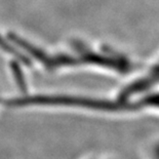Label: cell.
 I'll return each instance as SVG.
<instances>
[{"instance_id":"1","label":"cell","mask_w":159,"mask_h":159,"mask_svg":"<svg viewBox=\"0 0 159 159\" xmlns=\"http://www.w3.org/2000/svg\"><path fill=\"white\" fill-rule=\"evenodd\" d=\"M156 89H159V50L151 60L141 64L140 68L125 79L114 98L122 107L123 114L129 115L131 103Z\"/></svg>"},{"instance_id":"2","label":"cell","mask_w":159,"mask_h":159,"mask_svg":"<svg viewBox=\"0 0 159 159\" xmlns=\"http://www.w3.org/2000/svg\"><path fill=\"white\" fill-rule=\"evenodd\" d=\"M147 159H159V138L153 139L147 144L146 150Z\"/></svg>"}]
</instances>
